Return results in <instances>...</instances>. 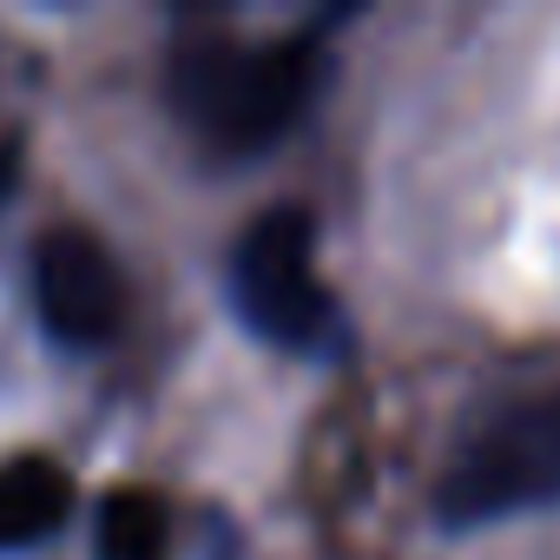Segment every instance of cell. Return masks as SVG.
Here are the masks:
<instances>
[{
  "instance_id": "1",
  "label": "cell",
  "mask_w": 560,
  "mask_h": 560,
  "mask_svg": "<svg viewBox=\"0 0 560 560\" xmlns=\"http://www.w3.org/2000/svg\"><path fill=\"white\" fill-rule=\"evenodd\" d=\"M311 47H237V40H198L172 60V106L178 119L218 145V152H257L284 132L311 100Z\"/></svg>"
},
{
  "instance_id": "2",
  "label": "cell",
  "mask_w": 560,
  "mask_h": 560,
  "mask_svg": "<svg viewBox=\"0 0 560 560\" xmlns=\"http://www.w3.org/2000/svg\"><path fill=\"white\" fill-rule=\"evenodd\" d=\"M435 501H442V521L455 527L560 501V396H534L481 422L448 462Z\"/></svg>"
},
{
  "instance_id": "3",
  "label": "cell",
  "mask_w": 560,
  "mask_h": 560,
  "mask_svg": "<svg viewBox=\"0 0 560 560\" xmlns=\"http://www.w3.org/2000/svg\"><path fill=\"white\" fill-rule=\"evenodd\" d=\"M231 298L244 311V324L270 343H317L330 330V291L317 277V231L311 211L298 205H277L264 211L231 257Z\"/></svg>"
},
{
  "instance_id": "4",
  "label": "cell",
  "mask_w": 560,
  "mask_h": 560,
  "mask_svg": "<svg viewBox=\"0 0 560 560\" xmlns=\"http://www.w3.org/2000/svg\"><path fill=\"white\" fill-rule=\"evenodd\" d=\"M34 304H40L47 330L73 350H93L119 330L126 284H119L113 250L86 224H54L34 244Z\"/></svg>"
},
{
  "instance_id": "5",
  "label": "cell",
  "mask_w": 560,
  "mask_h": 560,
  "mask_svg": "<svg viewBox=\"0 0 560 560\" xmlns=\"http://www.w3.org/2000/svg\"><path fill=\"white\" fill-rule=\"evenodd\" d=\"M67 508H73V481L60 462H40V455L0 462V547H27L54 534Z\"/></svg>"
},
{
  "instance_id": "6",
  "label": "cell",
  "mask_w": 560,
  "mask_h": 560,
  "mask_svg": "<svg viewBox=\"0 0 560 560\" xmlns=\"http://www.w3.org/2000/svg\"><path fill=\"white\" fill-rule=\"evenodd\" d=\"M172 527H165V501L145 488H119L100 501V527H93V553L100 560H165Z\"/></svg>"
}]
</instances>
